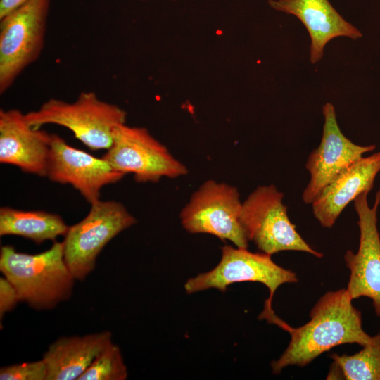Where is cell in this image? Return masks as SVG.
<instances>
[{
  "mask_svg": "<svg viewBox=\"0 0 380 380\" xmlns=\"http://www.w3.org/2000/svg\"><path fill=\"white\" fill-rule=\"evenodd\" d=\"M346 289L324 293L310 312V319L293 328L275 314L267 321L291 335L290 342L280 356L271 363L274 374L288 366L305 367L332 348L346 343L367 344L372 336L362 329V313L352 304Z\"/></svg>",
  "mask_w": 380,
  "mask_h": 380,
  "instance_id": "6da1fadb",
  "label": "cell"
},
{
  "mask_svg": "<svg viewBox=\"0 0 380 380\" xmlns=\"http://www.w3.org/2000/svg\"><path fill=\"white\" fill-rule=\"evenodd\" d=\"M0 270L16 289L20 301L37 310L69 299L75 280L63 257V243L54 241L40 253L18 252L10 245L0 251Z\"/></svg>",
  "mask_w": 380,
  "mask_h": 380,
  "instance_id": "7a4b0ae2",
  "label": "cell"
},
{
  "mask_svg": "<svg viewBox=\"0 0 380 380\" xmlns=\"http://www.w3.org/2000/svg\"><path fill=\"white\" fill-rule=\"evenodd\" d=\"M24 118L34 128L46 124L66 127L89 149L97 151L111 146L113 129L125 123L127 113L115 104L99 99L94 91H82L72 103L50 99Z\"/></svg>",
  "mask_w": 380,
  "mask_h": 380,
  "instance_id": "3957f363",
  "label": "cell"
},
{
  "mask_svg": "<svg viewBox=\"0 0 380 380\" xmlns=\"http://www.w3.org/2000/svg\"><path fill=\"white\" fill-rule=\"evenodd\" d=\"M137 222L120 202L99 200L91 203L87 215L68 227L63 241L64 260L74 278L84 280L105 246Z\"/></svg>",
  "mask_w": 380,
  "mask_h": 380,
  "instance_id": "277c9868",
  "label": "cell"
},
{
  "mask_svg": "<svg viewBox=\"0 0 380 380\" xmlns=\"http://www.w3.org/2000/svg\"><path fill=\"white\" fill-rule=\"evenodd\" d=\"M49 0H28L0 19V93L40 56Z\"/></svg>",
  "mask_w": 380,
  "mask_h": 380,
  "instance_id": "5b68a950",
  "label": "cell"
},
{
  "mask_svg": "<svg viewBox=\"0 0 380 380\" xmlns=\"http://www.w3.org/2000/svg\"><path fill=\"white\" fill-rule=\"evenodd\" d=\"M284 194L272 184L260 186L242 202L241 222L248 241L262 253L303 251L322 258L296 231L282 203Z\"/></svg>",
  "mask_w": 380,
  "mask_h": 380,
  "instance_id": "8992f818",
  "label": "cell"
},
{
  "mask_svg": "<svg viewBox=\"0 0 380 380\" xmlns=\"http://www.w3.org/2000/svg\"><path fill=\"white\" fill-rule=\"evenodd\" d=\"M243 281L260 282L270 291L262 313L273 312L272 303L275 291L286 283H296L293 271L278 265L265 253H253L246 248L224 246L219 263L211 270L189 278L184 284L185 291L191 294L209 289L225 292L227 287Z\"/></svg>",
  "mask_w": 380,
  "mask_h": 380,
  "instance_id": "52a82bcc",
  "label": "cell"
},
{
  "mask_svg": "<svg viewBox=\"0 0 380 380\" xmlns=\"http://www.w3.org/2000/svg\"><path fill=\"white\" fill-rule=\"evenodd\" d=\"M101 158L125 175L132 174L138 182L155 183L188 173L186 167L146 128L125 123L113 129L112 144Z\"/></svg>",
  "mask_w": 380,
  "mask_h": 380,
  "instance_id": "ba28073f",
  "label": "cell"
},
{
  "mask_svg": "<svg viewBox=\"0 0 380 380\" xmlns=\"http://www.w3.org/2000/svg\"><path fill=\"white\" fill-rule=\"evenodd\" d=\"M242 202L238 189L209 179L195 191L182 209L184 229L191 234H208L248 248V239L241 222Z\"/></svg>",
  "mask_w": 380,
  "mask_h": 380,
  "instance_id": "9c48e42d",
  "label": "cell"
},
{
  "mask_svg": "<svg viewBox=\"0 0 380 380\" xmlns=\"http://www.w3.org/2000/svg\"><path fill=\"white\" fill-rule=\"evenodd\" d=\"M367 194L363 192L353 201L358 216L360 243L357 253L348 250L344 255L350 272L346 289L352 300L371 299L375 313L380 317V236L377 228L380 189L372 208L368 204Z\"/></svg>",
  "mask_w": 380,
  "mask_h": 380,
  "instance_id": "30bf717a",
  "label": "cell"
},
{
  "mask_svg": "<svg viewBox=\"0 0 380 380\" xmlns=\"http://www.w3.org/2000/svg\"><path fill=\"white\" fill-rule=\"evenodd\" d=\"M323 132L319 146L309 155L305 167L310 179L302 195L306 204H312L332 181L365 153L374 151V144L360 146L353 143L341 131L332 103L323 106Z\"/></svg>",
  "mask_w": 380,
  "mask_h": 380,
  "instance_id": "8fae6325",
  "label": "cell"
},
{
  "mask_svg": "<svg viewBox=\"0 0 380 380\" xmlns=\"http://www.w3.org/2000/svg\"><path fill=\"white\" fill-rule=\"evenodd\" d=\"M124 176L102 158L74 148L60 136L51 134L46 177L56 183L70 184L90 204L100 200L104 186L116 183Z\"/></svg>",
  "mask_w": 380,
  "mask_h": 380,
  "instance_id": "7c38bea8",
  "label": "cell"
},
{
  "mask_svg": "<svg viewBox=\"0 0 380 380\" xmlns=\"http://www.w3.org/2000/svg\"><path fill=\"white\" fill-rule=\"evenodd\" d=\"M17 109L0 110V163L46 177L51 134L29 125Z\"/></svg>",
  "mask_w": 380,
  "mask_h": 380,
  "instance_id": "4fadbf2b",
  "label": "cell"
},
{
  "mask_svg": "<svg viewBox=\"0 0 380 380\" xmlns=\"http://www.w3.org/2000/svg\"><path fill=\"white\" fill-rule=\"evenodd\" d=\"M274 10L296 16L305 27L310 39V61L322 59L324 49L331 39L346 37L355 40L361 32L346 21L329 0H269Z\"/></svg>",
  "mask_w": 380,
  "mask_h": 380,
  "instance_id": "5bb4252c",
  "label": "cell"
},
{
  "mask_svg": "<svg viewBox=\"0 0 380 380\" xmlns=\"http://www.w3.org/2000/svg\"><path fill=\"white\" fill-rule=\"evenodd\" d=\"M380 172V152L362 157L332 181L311 204L320 224L331 227L341 212L363 192L373 188Z\"/></svg>",
  "mask_w": 380,
  "mask_h": 380,
  "instance_id": "9a60e30c",
  "label": "cell"
},
{
  "mask_svg": "<svg viewBox=\"0 0 380 380\" xmlns=\"http://www.w3.org/2000/svg\"><path fill=\"white\" fill-rule=\"evenodd\" d=\"M110 342L112 334L108 331L58 338L42 355L47 370L46 380H78Z\"/></svg>",
  "mask_w": 380,
  "mask_h": 380,
  "instance_id": "2e32d148",
  "label": "cell"
},
{
  "mask_svg": "<svg viewBox=\"0 0 380 380\" xmlns=\"http://www.w3.org/2000/svg\"><path fill=\"white\" fill-rule=\"evenodd\" d=\"M61 217L43 210H21L10 207L0 208V236H23L40 244L65 236L68 229Z\"/></svg>",
  "mask_w": 380,
  "mask_h": 380,
  "instance_id": "e0dca14e",
  "label": "cell"
},
{
  "mask_svg": "<svg viewBox=\"0 0 380 380\" xmlns=\"http://www.w3.org/2000/svg\"><path fill=\"white\" fill-rule=\"evenodd\" d=\"M353 355L333 353L327 379L380 380V331Z\"/></svg>",
  "mask_w": 380,
  "mask_h": 380,
  "instance_id": "ac0fdd59",
  "label": "cell"
},
{
  "mask_svg": "<svg viewBox=\"0 0 380 380\" xmlns=\"http://www.w3.org/2000/svg\"><path fill=\"white\" fill-rule=\"evenodd\" d=\"M128 373L119 346L110 342L78 380H125Z\"/></svg>",
  "mask_w": 380,
  "mask_h": 380,
  "instance_id": "d6986e66",
  "label": "cell"
},
{
  "mask_svg": "<svg viewBox=\"0 0 380 380\" xmlns=\"http://www.w3.org/2000/svg\"><path fill=\"white\" fill-rule=\"evenodd\" d=\"M47 370L43 359L1 367V380H46Z\"/></svg>",
  "mask_w": 380,
  "mask_h": 380,
  "instance_id": "ffe728a7",
  "label": "cell"
},
{
  "mask_svg": "<svg viewBox=\"0 0 380 380\" xmlns=\"http://www.w3.org/2000/svg\"><path fill=\"white\" fill-rule=\"evenodd\" d=\"M20 301L18 293L12 284L6 278H0V317L12 310Z\"/></svg>",
  "mask_w": 380,
  "mask_h": 380,
  "instance_id": "44dd1931",
  "label": "cell"
},
{
  "mask_svg": "<svg viewBox=\"0 0 380 380\" xmlns=\"http://www.w3.org/2000/svg\"><path fill=\"white\" fill-rule=\"evenodd\" d=\"M28 0H0V19Z\"/></svg>",
  "mask_w": 380,
  "mask_h": 380,
  "instance_id": "7402d4cb",
  "label": "cell"
}]
</instances>
